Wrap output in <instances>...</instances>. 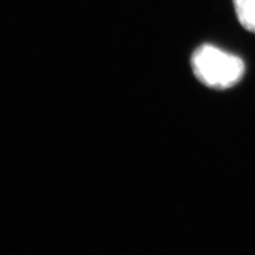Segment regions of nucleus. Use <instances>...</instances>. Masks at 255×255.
Masks as SVG:
<instances>
[{"instance_id":"obj_1","label":"nucleus","mask_w":255,"mask_h":255,"mask_svg":"<svg viewBox=\"0 0 255 255\" xmlns=\"http://www.w3.org/2000/svg\"><path fill=\"white\" fill-rule=\"evenodd\" d=\"M190 63L195 77L206 87L216 90L237 85L246 70L240 57L209 44L197 47Z\"/></svg>"},{"instance_id":"obj_2","label":"nucleus","mask_w":255,"mask_h":255,"mask_svg":"<svg viewBox=\"0 0 255 255\" xmlns=\"http://www.w3.org/2000/svg\"><path fill=\"white\" fill-rule=\"evenodd\" d=\"M235 13L245 30L255 33V0H233Z\"/></svg>"}]
</instances>
